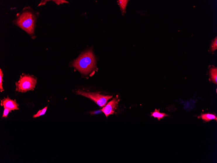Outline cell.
I'll list each match as a JSON object with an SVG mask.
<instances>
[{"instance_id": "cell-1", "label": "cell", "mask_w": 217, "mask_h": 163, "mask_svg": "<svg viewBox=\"0 0 217 163\" xmlns=\"http://www.w3.org/2000/svg\"><path fill=\"white\" fill-rule=\"evenodd\" d=\"M39 13L35 11L29 7H25L21 12L17 14L13 24L21 28L34 39L35 30Z\"/></svg>"}, {"instance_id": "cell-2", "label": "cell", "mask_w": 217, "mask_h": 163, "mask_svg": "<svg viewBox=\"0 0 217 163\" xmlns=\"http://www.w3.org/2000/svg\"><path fill=\"white\" fill-rule=\"evenodd\" d=\"M73 66L82 73L87 74L96 67L95 58L92 52H85L76 59Z\"/></svg>"}, {"instance_id": "cell-3", "label": "cell", "mask_w": 217, "mask_h": 163, "mask_svg": "<svg viewBox=\"0 0 217 163\" xmlns=\"http://www.w3.org/2000/svg\"><path fill=\"white\" fill-rule=\"evenodd\" d=\"M37 80L33 76L29 75L23 74L20 76L18 82L16 83V91L19 92H25L34 90L36 87Z\"/></svg>"}, {"instance_id": "cell-4", "label": "cell", "mask_w": 217, "mask_h": 163, "mask_svg": "<svg viewBox=\"0 0 217 163\" xmlns=\"http://www.w3.org/2000/svg\"><path fill=\"white\" fill-rule=\"evenodd\" d=\"M77 92L79 95L89 98L101 107H103L106 106L108 101L113 97L112 96H105L101 95L100 92H87L79 90Z\"/></svg>"}, {"instance_id": "cell-5", "label": "cell", "mask_w": 217, "mask_h": 163, "mask_svg": "<svg viewBox=\"0 0 217 163\" xmlns=\"http://www.w3.org/2000/svg\"><path fill=\"white\" fill-rule=\"evenodd\" d=\"M119 101V100L117 97L114 98L112 100L108 102L106 105L101 109L106 117L108 116L114 114Z\"/></svg>"}, {"instance_id": "cell-6", "label": "cell", "mask_w": 217, "mask_h": 163, "mask_svg": "<svg viewBox=\"0 0 217 163\" xmlns=\"http://www.w3.org/2000/svg\"><path fill=\"white\" fill-rule=\"evenodd\" d=\"M1 105L4 106V108H6L11 110H19L18 104L16 100L11 99L8 97L1 100Z\"/></svg>"}, {"instance_id": "cell-7", "label": "cell", "mask_w": 217, "mask_h": 163, "mask_svg": "<svg viewBox=\"0 0 217 163\" xmlns=\"http://www.w3.org/2000/svg\"><path fill=\"white\" fill-rule=\"evenodd\" d=\"M198 118L202 119L205 122H209L212 120L217 121L216 116L215 115L210 114V113L202 114L201 116L198 117Z\"/></svg>"}, {"instance_id": "cell-8", "label": "cell", "mask_w": 217, "mask_h": 163, "mask_svg": "<svg viewBox=\"0 0 217 163\" xmlns=\"http://www.w3.org/2000/svg\"><path fill=\"white\" fill-rule=\"evenodd\" d=\"M159 110V109L157 110L156 109H155L154 112L151 113V116L154 117L155 118H157L159 121H160L161 119H162L166 117H168L169 116L165 113H160Z\"/></svg>"}, {"instance_id": "cell-9", "label": "cell", "mask_w": 217, "mask_h": 163, "mask_svg": "<svg viewBox=\"0 0 217 163\" xmlns=\"http://www.w3.org/2000/svg\"><path fill=\"white\" fill-rule=\"evenodd\" d=\"M211 79L212 82L217 84V69L216 68H211L210 71Z\"/></svg>"}, {"instance_id": "cell-10", "label": "cell", "mask_w": 217, "mask_h": 163, "mask_svg": "<svg viewBox=\"0 0 217 163\" xmlns=\"http://www.w3.org/2000/svg\"><path fill=\"white\" fill-rule=\"evenodd\" d=\"M129 1H118V2L121 11L122 15L126 13V8Z\"/></svg>"}, {"instance_id": "cell-11", "label": "cell", "mask_w": 217, "mask_h": 163, "mask_svg": "<svg viewBox=\"0 0 217 163\" xmlns=\"http://www.w3.org/2000/svg\"><path fill=\"white\" fill-rule=\"evenodd\" d=\"M47 106H46L45 108H44L42 109L39 110L36 114L33 115V118H35L37 117H39L40 116L44 114L46 111L47 109Z\"/></svg>"}, {"instance_id": "cell-12", "label": "cell", "mask_w": 217, "mask_h": 163, "mask_svg": "<svg viewBox=\"0 0 217 163\" xmlns=\"http://www.w3.org/2000/svg\"><path fill=\"white\" fill-rule=\"evenodd\" d=\"M3 74L1 69H0V92H1L4 91V89L2 87V81Z\"/></svg>"}, {"instance_id": "cell-13", "label": "cell", "mask_w": 217, "mask_h": 163, "mask_svg": "<svg viewBox=\"0 0 217 163\" xmlns=\"http://www.w3.org/2000/svg\"><path fill=\"white\" fill-rule=\"evenodd\" d=\"M211 49L212 51H214L216 50L217 48V38L213 42L211 46Z\"/></svg>"}, {"instance_id": "cell-14", "label": "cell", "mask_w": 217, "mask_h": 163, "mask_svg": "<svg viewBox=\"0 0 217 163\" xmlns=\"http://www.w3.org/2000/svg\"><path fill=\"white\" fill-rule=\"evenodd\" d=\"M4 108V113H3L2 117L3 118H7L8 117V113L11 112V110L9 109L6 108Z\"/></svg>"}]
</instances>
